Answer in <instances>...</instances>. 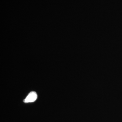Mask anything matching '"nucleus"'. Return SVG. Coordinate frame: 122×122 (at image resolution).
Instances as JSON below:
<instances>
[{"label":"nucleus","instance_id":"1","mask_svg":"<svg viewBox=\"0 0 122 122\" xmlns=\"http://www.w3.org/2000/svg\"><path fill=\"white\" fill-rule=\"evenodd\" d=\"M37 99V95L36 93L34 92H31L26 97V98L24 100V102L26 103L33 102L36 100Z\"/></svg>","mask_w":122,"mask_h":122}]
</instances>
